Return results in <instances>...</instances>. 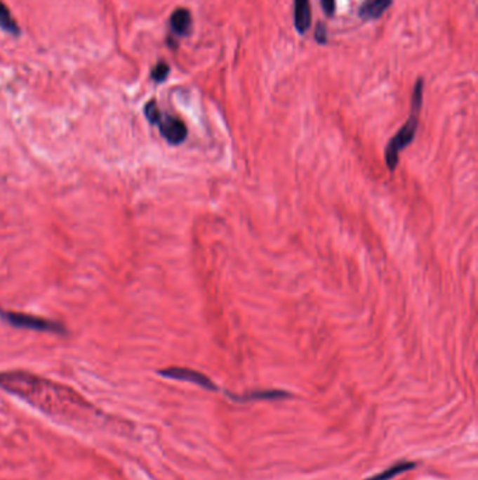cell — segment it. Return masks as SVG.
Returning a JSON list of instances; mask_svg holds the SVG:
<instances>
[{"label": "cell", "mask_w": 478, "mask_h": 480, "mask_svg": "<svg viewBox=\"0 0 478 480\" xmlns=\"http://www.w3.org/2000/svg\"><path fill=\"white\" fill-rule=\"evenodd\" d=\"M0 388L48 412L56 405L81 403V398L72 389L27 372H0Z\"/></svg>", "instance_id": "cell-1"}, {"label": "cell", "mask_w": 478, "mask_h": 480, "mask_svg": "<svg viewBox=\"0 0 478 480\" xmlns=\"http://www.w3.org/2000/svg\"><path fill=\"white\" fill-rule=\"evenodd\" d=\"M0 318L17 327V329H28V330H35V332H42V333H53V335H66L67 330L66 327L55 320L32 316L28 313H21V312H10L4 311L0 308Z\"/></svg>", "instance_id": "cell-2"}, {"label": "cell", "mask_w": 478, "mask_h": 480, "mask_svg": "<svg viewBox=\"0 0 478 480\" xmlns=\"http://www.w3.org/2000/svg\"><path fill=\"white\" fill-rule=\"evenodd\" d=\"M411 115L407 119V122L400 128V131L392 138V141L386 146L385 157L387 167L393 171L396 170L399 164V156L403 149H406L416 138L417 129H418V110H411Z\"/></svg>", "instance_id": "cell-3"}, {"label": "cell", "mask_w": 478, "mask_h": 480, "mask_svg": "<svg viewBox=\"0 0 478 480\" xmlns=\"http://www.w3.org/2000/svg\"><path fill=\"white\" fill-rule=\"evenodd\" d=\"M159 375L163 377V378L174 380V381H182V382L194 384V385L201 387V388H204L206 391H211V392L219 391V388L213 384V381L211 378H208L202 372H198V371L191 370V368L170 367V368H166V370H160Z\"/></svg>", "instance_id": "cell-4"}, {"label": "cell", "mask_w": 478, "mask_h": 480, "mask_svg": "<svg viewBox=\"0 0 478 480\" xmlns=\"http://www.w3.org/2000/svg\"><path fill=\"white\" fill-rule=\"evenodd\" d=\"M156 125L159 127V131L161 134V136L170 143V145H180L185 141L188 131L185 124L173 117V115H167V114H160Z\"/></svg>", "instance_id": "cell-5"}, {"label": "cell", "mask_w": 478, "mask_h": 480, "mask_svg": "<svg viewBox=\"0 0 478 480\" xmlns=\"http://www.w3.org/2000/svg\"><path fill=\"white\" fill-rule=\"evenodd\" d=\"M291 394H288L286 391H277V389L253 391L246 395H229V398L237 403L253 402V401H278V399H286Z\"/></svg>", "instance_id": "cell-6"}, {"label": "cell", "mask_w": 478, "mask_h": 480, "mask_svg": "<svg viewBox=\"0 0 478 480\" xmlns=\"http://www.w3.org/2000/svg\"><path fill=\"white\" fill-rule=\"evenodd\" d=\"M192 27V17L187 8H177L170 17L171 32L177 37H185Z\"/></svg>", "instance_id": "cell-7"}, {"label": "cell", "mask_w": 478, "mask_h": 480, "mask_svg": "<svg viewBox=\"0 0 478 480\" xmlns=\"http://www.w3.org/2000/svg\"><path fill=\"white\" fill-rule=\"evenodd\" d=\"M312 24V8L309 0H295V27L299 34L307 32Z\"/></svg>", "instance_id": "cell-8"}, {"label": "cell", "mask_w": 478, "mask_h": 480, "mask_svg": "<svg viewBox=\"0 0 478 480\" xmlns=\"http://www.w3.org/2000/svg\"><path fill=\"white\" fill-rule=\"evenodd\" d=\"M393 0H366L361 8L359 15L364 20H376L392 6Z\"/></svg>", "instance_id": "cell-9"}, {"label": "cell", "mask_w": 478, "mask_h": 480, "mask_svg": "<svg viewBox=\"0 0 478 480\" xmlns=\"http://www.w3.org/2000/svg\"><path fill=\"white\" fill-rule=\"evenodd\" d=\"M417 468V464L416 462H410V461H401V462H397L394 465H392L390 468L385 469L382 474L379 475H375L372 478H368V479L364 480H392L394 478H397L399 475H403L406 472H410L413 469Z\"/></svg>", "instance_id": "cell-10"}, {"label": "cell", "mask_w": 478, "mask_h": 480, "mask_svg": "<svg viewBox=\"0 0 478 480\" xmlns=\"http://www.w3.org/2000/svg\"><path fill=\"white\" fill-rule=\"evenodd\" d=\"M0 27L11 35L20 34V27L17 25V22L14 21V18L10 14V10L7 8V6L3 1H0Z\"/></svg>", "instance_id": "cell-11"}, {"label": "cell", "mask_w": 478, "mask_h": 480, "mask_svg": "<svg viewBox=\"0 0 478 480\" xmlns=\"http://www.w3.org/2000/svg\"><path fill=\"white\" fill-rule=\"evenodd\" d=\"M168 73H170V66L166 62H159L152 70V79L156 83H161L167 79Z\"/></svg>", "instance_id": "cell-12"}, {"label": "cell", "mask_w": 478, "mask_h": 480, "mask_svg": "<svg viewBox=\"0 0 478 480\" xmlns=\"http://www.w3.org/2000/svg\"><path fill=\"white\" fill-rule=\"evenodd\" d=\"M160 114H161V111L159 110V107H157V104H156L154 100L149 101V103L145 105V115H146L147 121H149L152 125H156V122H157Z\"/></svg>", "instance_id": "cell-13"}, {"label": "cell", "mask_w": 478, "mask_h": 480, "mask_svg": "<svg viewBox=\"0 0 478 480\" xmlns=\"http://www.w3.org/2000/svg\"><path fill=\"white\" fill-rule=\"evenodd\" d=\"M314 38L319 44L324 45L327 42V28L323 22H319L316 27V32H314Z\"/></svg>", "instance_id": "cell-14"}, {"label": "cell", "mask_w": 478, "mask_h": 480, "mask_svg": "<svg viewBox=\"0 0 478 480\" xmlns=\"http://www.w3.org/2000/svg\"><path fill=\"white\" fill-rule=\"evenodd\" d=\"M320 3L323 6V10H324L326 15L333 17L334 13H336V0H320Z\"/></svg>", "instance_id": "cell-15"}]
</instances>
